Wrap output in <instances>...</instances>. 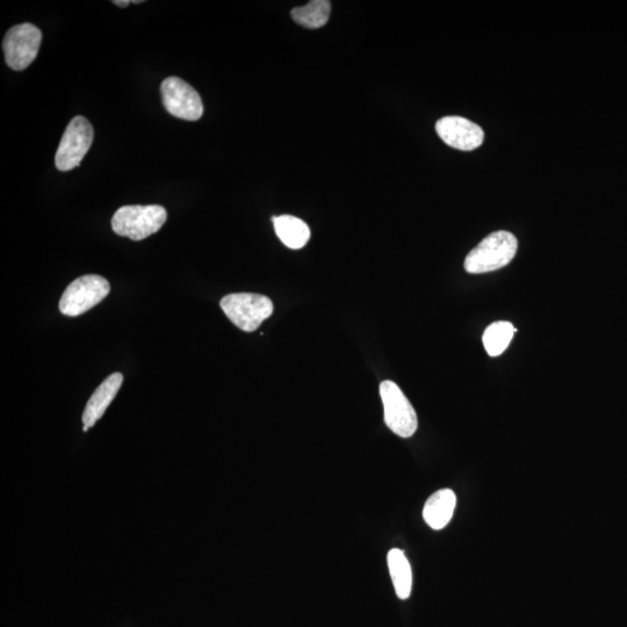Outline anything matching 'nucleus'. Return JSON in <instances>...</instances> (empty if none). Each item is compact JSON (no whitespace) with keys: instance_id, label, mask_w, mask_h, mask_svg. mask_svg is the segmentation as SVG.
I'll return each mask as SVG.
<instances>
[{"instance_id":"1","label":"nucleus","mask_w":627,"mask_h":627,"mask_svg":"<svg viewBox=\"0 0 627 627\" xmlns=\"http://www.w3.org/2000/svg\"><path fill=\"white\" fill-rule=\"evenodd\" d=\"M518 248L514 234L500 230L490 234L465 259V270L472 275L500 270L513 261Z\"/></svg>"},{"instance_id":"2","label":"nucleus","mask_w":627,"mask_h":627,"mask_svg":"<svg viewBox=\"0 0 627 627\" xmlns=\"http://www.w3.org/2000/svg\"><path fill=\"white\" fill-rule=\"evenodd\" d=\"M167 219L168 213L162 206H124L115 212L112 228L115 234L133 241H142L157 233Z\"/></svg>"},{"instance_id":"3","label":"nucleus","mask_w":627,"mask_h":627,"mask_svg":"<svg viewBox=\"0 0 627 627\" xmlns=\"http://www.w3.org/2000/svg\"><path fill=\"white\" fill-rule=\"evenodd\" d=\"M222 311L237 328L247 333L257 330L273 313L271 299L262 294L234 293L220 302Z\"/></svg>"},{"instance_id":"4","label":"nucleus","mask_w":627,"mask_h":627,"mask_svg":"<svg viewBox=\"0 0 627 627\" xmlns=\"http://www.w3.org/2000/svg\"><path fill=\"white\" fill-rule=\"evenodd\" d=\"M110 291V283L102 276H83L72 281L64 291L60 311L71 317L82 315L100 304Z\"/></svg>"},{"instance_id":"5","label":"nucleus","mask_w":627,"mask_h":627,"mask_svg":"<svg viewBox=\"0 0 627 627\" xmlns=\"http://www.w3.org/2000/svg\"><path fill=\"white\" fill-rule=\"evenodd\" d=\"M380 396L384 403L387 427L399 437H412L418 428L417 415L400 387L393 381L386 380L380 385Z\"/></svg>"},{"instance_id":"6","label":"nucleus","mask_w":627,"mask_h":627,"mask_svg":"<svg viewBox=\"0 0 627 627\" xmlns=\"http://www.w3.org/2000/svg\"><path fill=\"white\" fill-rule=\"evenodd\" d=\"M95 132L88 119L76 117L70 121L56 151L55 164L66 172L78 167L90 150Z\"/></svg>"},{"instance_id":"7","label":"nucleus","mask_w":627,"mask_h":627,"mask_svg":"<svg viewBox=\"0 0 627 627\" xmlns=\"http://www.w3.org/2000/svg\"><path fill=\"white\" fill-rule=\"evenodd\" d=\"M41 41V31L32 24L12 27L3 42L7 66L17 71L30 67L39 54Z\"/></svg>"},{"instance_id":"8","label":"nucleus","mask_w":627,"mask_h":627,"mask_svg":"<svg viewBox=\"0 0 627 627\" xmlns=\"http://www.w3.org/2000/svg\"><path fill=\"white\" fill-rule=\"evenodd\" d=\"M161 91L163 104L172 117L187 121H197L203 117V100L196 89L183 79H164Z\"/></svg>"},{"instance_id":"9","label":"nucleus","mask_w":627,"mask_h":627,"mask_svg":"<svg viewBox=\"0 0 627 627\" xmlns=\"http://www.w3.org/2000/svg\"><path fill=\"white\" fill-rule=\"evenodd\" d=\"M436 132L448 146L464 151L479 148L485 140V133L480 126L461 117H445L439 120Z\"/></svg>"},{"instance_id":"10","label":"nucleus","mask_w":627,"mask_h":627,"mask_svg":"<svg viewBox=\"0 0 627 627\" xmlns=\"http://www.w3.org/2000/svg\"><path fill=\"white\" fill-rule=\"evenodd\" d=\"M122 383H124V376L121 373H113L96 389L86 403L83 413V431H88L103 417L108 406L117 396Z\"/></svg>"},{"instance_id":"11","label":"nucleus","mask_w":627,"mask_h":627,"mask_svg":"<svg viewBox=\"0 0 627 627\" xmlns=\"http://www.w3.org/2000/svg\"><path fill=\"white\" fill-rule=\"evenodd\" d=\"M457 506V496L451 489H441L432 494L423 508L424 522L431 529L442 530L453 517Z\"/></svg>"},{"instance_id":"12","label":"nucleus","mask_w":627,"mask_h":627,"mask_svg":"<svg viewBox=\"0 0 627 627\" xmlns=\"http://www.w3.org/2000/svg\"><path fill=\"white\" fill-rule=\"evenodd\" d=\"M276 234L287 248L298 250L304 248L311 239V230L307 223L292 215H281L273 218Z\"/></svg>"},{"instance_id":"13","label":"nucleus","mask_w":627,"mask_h":627,"mask_svg":"<svg viewBox=\"0 0 627 627\" xmlns=\"http://www.w3.org/2000/svg\"><path fill=\"white\" fill-rule=\"evenodd\" d=\"M387 562L396 595L400 600H407L412 594L413 573L406 554L393 549L388 553Z\"/></svg>"},{"instance_id":"14","label":"nucleus","mask_w":627,"mask_h":627,"mask_svg":"<svg viewBox=\"0 0 627 627\" xmlns=\"http://www.w3.org/2000/svg\"><path fill=\"white\" fill-rule=\"evenodd\" d=\"M331 3L328 0H312L305 6L295 7L291 16L295 23L309 30H316L328 23Z\"/></svg>"},{"instance_id":"15","label":"nucleus","mask_w":627,"mask_h":627,"mask_svg":"<svg viewBox=\"0 0 627 627\" xmlns=\"http://www.w3.org/2000/svg\"><path fill=\"white\" fill-rule=\"evenodd\" d=\"M516 331L513 324L507 321H499L490 324L485 330L484 336H482V341H484L488 355L490 357L502 355L509 347Z\"/></svg>"},{"instance_id":"16","label":"nucleus","mask_w":627,"mask_h":627,"mask_svg":"<svg viewBox=\"0 0 627 627\" xmlns=\"http://www.w3.org/2000/svg\"><path fill=\"white\" fill-rule=\"evenodd\" d=\"M113 3L120 7H127L129 4H131V2H128V0H115V2Z\"/></svg>"},{"instance_id":"17","label":"nucleus","mask_w":627,"mask_h":627,"mask_svg":"<svg viewBox=\"0 0 627 627\" xmlns=\"http://www.w3.org/2000/svg\"><path fill=\"white\" fill-rule=\"evenodd\" d=\"M132 3H134V4H141V3H143V2H142V0H133V2H132Z\"/></svg>"}]
</instances>
